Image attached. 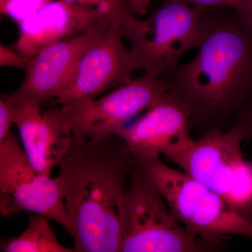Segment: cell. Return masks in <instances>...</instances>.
I'll list each match as a JSON object with an SVG mask.
<instances>
[{
	"label": "cell",
	"mask_w": 252,
	"mask_h": 252,
	"mask_svg": "<svg viewBox=\"0 0 252 252\" xmlns=\"http://www.w3.org/2000/svg\"><path fill=\"white\" fill-rule=\"evenodd\" d=\"M110 25L98 23L68 39L50 44L31 58L21 86L10 94L16 100L42 106L56 98L72 79L83 55Z\"/></svg>",
	"instance_id": "obj_11"
},
{
	"label": "cell",
	"mask_w": 252,
	"mask_h": 252,
	"mask_svg": "<svg viewBox=\"0 0 252 252\" xmlns=\"http://www.w3.org/2000/svg\"><path fill=\"white\" fill-rule=\"evenodd\" d=\"M122 30L120 25H110L86 50L70 82L55 98V104L76 105L132 79V73L140 67L130 49H126Z\"/></svg>",
	"instance_id": "obj_9"
},
{
	"label": "cell",
	"mask_w": 252,
	"mask_h": 252,
	"mask_svg": "<svg viewBox=\"0 0 252 252\" xmlns=\"http://www.w3.org/2000/svg\"><path fill=\"white\" fill-rule=\"evenodd\" d=\"M67 3L84 6L99 15L102 23L118 24L122 27L126 39L147 32L149 23L137 19L131 14L126 0H63Z\"/></svg>",
	"instance_id": "obj_15"
},
{
	"label": "cell",
	"mask_w": 252,
	"mask_h": 252,
	"mask_svg": "<svg viewBox=\"0 0 252 252\" xmlns=\"http://www.w3.org/2000/svg\"><path fill=\"white\" fill-rule=\"evenodd\" d=\"M168 90L164 78L144 74L130 79L97 98L61 107L67 112L73 136L100 138L116 135L137 114L148 109Z\"/></svg>",
	"instance_id": "obj_8"
},
{
	"label": "cell",
	"mask_w": 252,
	"mask_h": 252,
	"mask_svg": "<svg viewBox=\"0 0 252 252\" xmlns=\"http://www.w3.org/2000/svg\"><path fill=\"white\" fill-rule=\"evenodd\" d=\"M50 219L34 214L29 217V224L19 236L1 239V251L4 252H73L59 243Z\"/></svg>",
	"instance_id": "obj_14"
},
{
	"label": "cell",
	"mask_w": 252,
	"mask_h": 252,
	"mask_svg": "<svg viewBox=\"0 0 252 252\" xmlns=\"http://www.w3.org/2000/svg\"><path fill=\"white\" fill-rule=\"evenodd\" d=\"M131 14L134 16H143L147 14L152 0H126Z\"/></svg>",
	"instance_id": "obj_22"
},
{
	"label": "cell",
	"mask_w": 252,
	"mask_h": 252,
	"mask_svg": "<svg viewBox=\"0 0 252 252\" xmlns=\"http://www.w3.org/2000/svg\"><path fill=\"white\" fill-rule=\"evenodd\" d=\"M13 122V104L8 94L0 99V141L7 137L11 130Z\"/></svg>",
	"instance_id": "obj_17"
},
{
	"label": "cell",
	"mask_w": 252,
	"mask_h": 252,
	"mask_svg": "<svg viewBox=\"0 0 252 252\" xmlns=\"http://www.w3.org/2000/svg\"><path fill=\"white\" fill-rule=\"evenodd\" d=\"M207 245L177 220L135 160L126 188L120 252H198L206 251Z\"/></svg>",
	"instance_id": "obj_4"
},
{
	"label": "cell",
	"mask_w": 252,
	"mask_h": 252,
	"mask_svg": "<svg viewBox=\"0 0 252 252\" xmlns=\"http://www.w3.org/2000/svg\"><path fill=\"white\" fill-rule=\"evenodd\" d=\"M244 140L237 124L226 132L212 127L171 162L252 222V164L244 158Z\"/></svg>",
	"instance_id": "obj_5"
},
{
	"label": "cell",
	"mask_w": 252,
	"mask_h": 252,
	"mask_svg": "<svg viewBox=\"0 0 252 252\" xmlns=\"http://www.w3.org/2000/svg\"><path fill=\"white\" fill-rule=\"evenodd\" d=\"M31 58L26 57L19 52H15L4 44L0 45V66L26 69Z\"/></svg>",
	"instance_id": "obj_18"
},
{
	"label": "cell",
	"mask_w": 252,
	"mask_h": 252,
	"mask_svg": "<svg viewBox=\"0 0 252 252\" xmlns=\"http://www.w3.org/2000/svg\"><path fill=\"white\" fill-rule=\"evenodd\" d=\"M216 10H202L180 0H164L149 18L147 34L131 39L130 52L144 74L160 77L187 51L200 48L213 28Z\"/></svg>",
	"instance_id": "obj_6"
},
{
	"label": "cell",
	"mask_w": 252,
	"mask_h": 252,
	"mask_svg": "<svg viewBox=\"0 0 252 252\" xmlns=\"http://www.w3.org/2000/svg\"><path fill=\"white\" fill-rule=\"evenodd\" d=\"M187 3L193 7L205 10L221 9V8H230L237 9L241 0H180Z\"/></svg>",
	"instance_id": "obj_19"
},
{
	"label": "cell",
	"mask_w": 252,
	"mask_h": 252,
	"mask_svg": "<svg viewBox=\"0 0 252 252\" xmlns=\"http://www.w3.org/2000/svg\"><path fill=\"white\" fill-rule=\"evenodd\" d=\"M235 11L243 26L252 34V0H241Z\"/></svg>",
	"instance_id": "obj_21"
},
{
	"label": "cell",
	"mask_w": 252,
	"mask_h": 252,
	"mask_svg": "<svg viewBox=\"0 0 252 252\" xmlns=\"http://www.w3.org/2000/svg\"><path fill=\"white\" fill-rule=\"evenodd\" d=\"M0 212L4 217L22 212L44 215L73 234L57 180L34 168L12 131L0 141Z\"/></svg>",
	"instance_id": "obj_7"
},
{
	"label": "cell",
	"mask_w": 252,
	"mask_h": 252,
	"mask_svg": "<svg viewBox=\"0 0 252 252\" xmlns=\"http://www.w3.org/2000/svg\"><path fill=\"white\" fill-rule=\"evenodd\" d=\"M135 157L119 136H73L56 177L79 252H120L126 181Z\"/></svg>",
	"instance_id": "obj_1"
},
{
	"label": "cell",
	"mask_w": 252,
	"mask_h": 252,
	"mask_svg": "<svg viewBox=\"0 0 252 252\" xmlns=\"http://www.w3.org/2000/svg\"><path fill=\"white\" fill-rule=\"evenodd\" d=\"M230 8L216 10L211 32L190 62L163 73L193 122L218 127L252 98V34Z\"/></svg>",
	"instance_id": "obj_2"
},
{
	"label": "cell",
	"mask_w": 252,
	"mask_h": 252,
	"mask_svg": "<svg viewBox=\"0 0 252 252\" xmlns=\"http://www.w3.org/2000/svg\"><path fill=\"white\" fill-rule=\"evenodd\" d=\"M51 0H0V12L18 23L34 14Z\"/></svg>",
	"instance_id": "obj_16"
},
{
	"label": "cell",
	"mask_w": 252,
	"mask_h": 252,
	"mask_svg": "<svg viewBox=\"0 0 252 252\" xmlns=\"http://www.w3.org/2000/svg\"><path fill=\"white\" fill-rule=\"evenodd\" d=\"M135 160L152 177L174 216L189 233L208 245L231 235L252 238L251 220L206 186L168 166L160 156Z\"/></svg>",
	"instance_id": "obj_3"
},
{
	"label": "cell",
	"mask_w": 252,
	"mask_h": 252,
	"mask_svg": "<svg viewBox=\"0 0 252 252\" xmlns=\"http://www.w3.org/2000/svg\"><path fill=\"white\" fill-rule=\"evenodd\" d=\"M8 96L25 152L38 172L51 176L72 145V128L67 113L61 106L42 112L39 104Z\"/></svg>",
	"instance_id": "obj_12"
},
{
	"label": "cell",
	"mask_w": 252,
	"mask_h": 252,
	"mask_svg": "<svg viewBox=\"0 0 252 252\" xmlns=\"http://www.w3.org/2000/svg\"><path fill=\"white\" fill-rule=\"evenodd\" d=\"M98 23H102L100 18L93 10L63 0H51L18 23L16 49L31 58L50 44L81 34Z\"/></svg>",
	"instance_id": "obj_13"
},
{
	"label": "cell",
	"mask_w": 252,
	"mask_h": 252,
	"mask_svg": "<svg viewBox=\"0 0 252 252\" xmlns=\"http://www.w3.org/2000/svg\"><path fill=\"white\" fill-rule=\"evenodd\" d=\"M235 122L243 128L245 140L252 139V98L234 117Z\"/></svg>",
	"instance_id": "obj_20"
},
{
	"label": "cell",
	"mask_w": 252,
	"mask_h": 252,
	"mask_svg": "<svg viewBox=\"0 0 252 252\" xmlns=\"http://www.w3.org/2000/svg\"><path fill=\"white\" fill-rule=\"evenodd\" d=\"M191 112L172 91L158 97L137 122L126 126L119 136L136 159L162 155L172 161L193 143L189 129Z\"/></svg>",
	"instance_id": "obj_10"
}]
</instances>
